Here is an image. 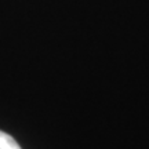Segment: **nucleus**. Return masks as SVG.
I'll use <instances>...</instances> for the list:
<instances>
[{
	"instance_id": "obj_1",
	"label": "nucleus",
	"mask_w": 149,
	"mask_h": 149,
	"mask_svg": "<svg viewBox=\"0 0 149 149\" xmlns=\"http://www.w3.org/2000/svg\"><path fill=\"white\" fill-rule=\"evenodd\" d=\"M0 149H21L11 135L0 130Z\"/></svg>"
}]
</instances>
